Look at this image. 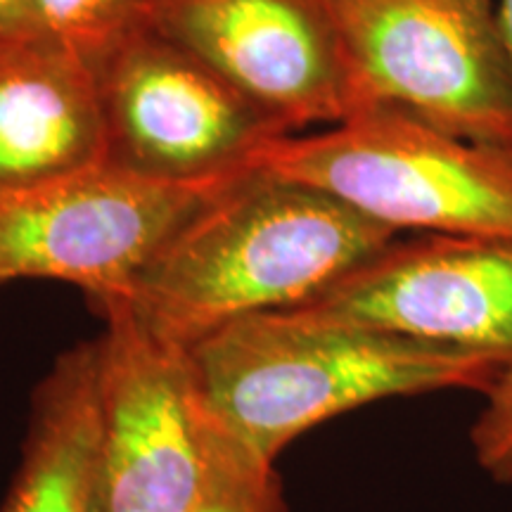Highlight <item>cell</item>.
I'll return each instance as SVG.
<instances>
[{"label": "cell", "mask_w": 512, "mask_h": 512, "mask_svg": "<svg viewBox=\"0 0 512 512\" xmlns=\"http://www.w3.org/2000/svg\"><path fill=\"white\" fill-rule=\"evenodd\" d=\"M498 22H501V34L505 50H508L510 72H512V0H498Z\"/></svg>", "instance_id": "obj_16"}, {"label": "cell", "mask_w": 512, "mask_h": 512, "mask_svg": "<svg viewBox=\"0 0 512 512\" xmlns=\"http://www.w3.org/2000/svg\"><path fill=\"white\" fill-rule=\"evenodd\" d=\"M188 512H287V505L275 465L242 448Z\"/></svg>", "instance_id": "obj_13"}, {"label": "cell", "mask_w": 512, "mask_h": 512, "mask_svg": "<svg viewBox=\"0 0 512 512\" xmlns=\"http://www.w3.org/2000/svg\"><path fill=\"white\" fill-rule=\"evenodd\" d=\"M477 465L496 482H512V363L486 392L470 432Z\"/></svg>", "instance_id": "obj_14"}, {"label": "cell", "mask_w": 512, "mask_h": 512, "mask_svg": "<svg viewBox=\"0 0 512 512\" xmlns=\"http://www.w3.org/2000/svg\"><path fill=\"white\" fill-rule=\"evenodd\" d=\"M396 238L328 192L249 166L178 230L126 302L190 349L240 318L311 304Z\"/></svg>", "instance_id": "obj_1"}, {"label": "cell", "mask_w": 512, "mask_h": 512, "mask_svg": "<svg viewBox=\"0 0 512 512\" xmlns=\"http://www.w3.org/2000/svg\"><path fill=\"white\" fill-rule=\"evenodd\" d=\"M105 164L98 76L46 38L0 60V192Z\"/></svg>", "instance_id": "obj_10"}, {"label": "cell", "mask_w": 512, "mask_h": 512, "mask_svg": "<svg viewBox=\"0 0 512 512\" xmlns=\"http://www.w3.org/2000/svg\"><path fill=\"white\" fill-rule=\"evenodd\" d=\"M233 176L178 183L98 164L0 192V287L48 278L81 287L91 302L128 297L155 256Z\"/></svg>", "instance_id": "obj_6"}, {"label": "cell", "mask_w": 512, "mask_h": 512, "mask_svg": "<svg viewBox=\"0 0 512 512\" xmlns=\"http://www.w3.org/2000/svg\"><path fill=\"white\" fill-rule=\"evenodd\" d=\"M98 344L57 358L31 396L15 484L0 512H100Z\"/></svg>", "instance_id": "obj_11"}, {"label": "cell", "mask_w": 512, "mask_h": 512, "mask_svg": "<svg viewBox=\"0 0 512 512\" xmlns=\"http://www.w3.org/2000/svg\"><path fill=\"white\" fill-rule=\"evenodd\" d=\"M328 8L361 110L394 107L512 152V72L498 0H328Z\"/></svg>", "instance_id": "obj_5"}, {"label": "cell", "mask_w": 512, "mask_h": 512, "mask_svg": "<svg viewBox=\"0 0 512 512\" xmlns=\"http://www.w3.org/2000/svg\"><path fill=\"white\" fill-rule=\"evenodd\" d=\"M152 0H31L36 36L86 62L93 72L150 22Z\"/></svg>", "instance_id": "obj_12"}, {"label": "cell", "mask_w": 512, "mask_h": 512, "mask_svg": "<svg viewBox=\"0 0 512 512\" xmlns=\"http://www.w3.org/2000/svg\"><path fill=\"white\" fill-rule=\"evenodd\" d=\"M299 309L512 363V245L422 233L392 240Z\"/></svg>", "instance_id": "obj_9"}, {"label": "cell", "mask_w": 512, "mask_h": 512, "mask_svg": "<svg viewBox=\"0 0 512 512\" xmlns=\"http://www.w3.org/2000/svg\"><path fill=\"white\" fill-rule=\"evenodd\" d=\"M147 24L207 62L290 136L361 110L328 0H152Z\"/></svg>", "instance_id": "obj_8"}, {"label": "cell", "mask_w": 512, "mask_h": 512, "mask_svg": "<svg viewBox=\"0 0 512 512\" xmlns=\"http://www.w3.org/2000/svg\"><path fill=\"white\" fill-rule=\"evenodd\" d=\"M36 38L31 0H0V60Z\"/></svg>", "instance_id": "obj_15"}, {"label": "cell", "mask_w": 512, "mask_h": 512, "mask_svg": "<svg viewBox=\"0 0 512 512\" xmlns=\"http://www.w3.org/2000/svg\"><path fill=\"white\" fill-rule=\"evenodd\" d=\"M249 166L328 192L394 233L512 245V152L394 107H366L325 133L268 140Z\"/></svg>", "instance_id": "obj_3"}, {"label": "cell", "mask_w": 512, "mask_h": 512, "mask_svg": "<svg viewBox=\"0 0 512 512\" xmlns=\"http://www.w3.org/2000/svg\"><path fill=\"white\" fill-rule=\"evenodd\" d=\"M211 411L242 448L275 465L306 430L368 403L489 387L505 363L313 316L256 313L188 349Z\"/></svg>", "instance_id": "obj_2"}, {"label": "cell", "mask_w": 512, "mask_h": 512, "mask_svg": "<svg viewBox=\"0 0 512 512\" xmlns=\"http://www.w3.org/2000/svg\"><path fill=\"white\" fill-rule=\"evenodd\" d=\"M93 304L105 318L100 512H188L242 446L211 411L188 349L147 328L126 297Z\"/></svg>", "instance_id": "obj_4"}, {"label": "cell", "mask_w": 512, "mask_h": 512, "mask_svg": "<svg viewBox=\"0 0 512 512\" xmlns=\"http://www.w3.org/2000/svg\"><path fill=\"white\" fill-rule=\"evenodd\" d=\"M105 164L197 183L249 169L280 121L219 72L147 24L100 64Z\"/></svg>", "instance_id": "obj_7"}]
</instances>
